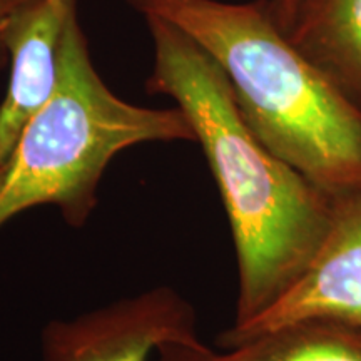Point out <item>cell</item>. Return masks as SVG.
<instances>
[{
	"label": "cell",
	"instance_id": "cell-2",
	"mask_svg": "<svg viewBox=\"0 0 361 361\" xmlns=\"http://www.w3.org/2000/svg\"><path fill=\"white\" fill-rule=\"evenodd\" d=\"M186 32L223 71L256 137L331 200L361 192V107L279 29L268 0H126Z\"/></svg>",
	"mask_w": 361,
	"mask_h": 361
},
{
	"label": "cell",
	"instance_id": "cell-5",
	"mask_svg": "<svg viewBox=\"0 0 361 361\" xmlns=\"http://www.w3.org/2000/svg\"><path fill=\"white\" fill-rule=\"evenodd\" d=\"M323 319L361 328V192L335 200V218L303 276L273 306L218 338L223 350L286 324Z\"/></svg>",
	"mask_w": 361,
	"mask_h": 361
},
{
	"label": "cell",
	"instance_id": "cell-9",
	"mask_svg": "<svg viewBox=\"0 0 361 361\" xmlns=\"http://www.w3.org/2000/svg\"><path fill=\"white\" fill-rule=\"evenodd\" d=\"M271 13L279 25V29L288 32L295 20L298 8H300L301 0H268Z\"/></svg>",
	"mask_w": 361,
	"mask_h": 361
},
{
	"label": "cell",
	"instance_id": "cell-3",
	"mask_svg": "<svg viewBox=\"0 0 361 361\" xmlns=\"http://www.w3.org/2000/svg\"><path fill=\"white\" fill-rule=\"evenodd\" d=\"M192 141L179 107L130 104L104 82L78 12L67 24L51 99L0 162V229L30 207L56 206L74 228L87 223L109 162L144 142Z\"/></svg>",
	"mask_w": 361,
	"mask_h": 361
},
{
	"label": "cell",
	"instance_id": "cell-4",
	"mask_svg": "<svg viewBox=\"0 0 361 361\" xmlns=\"http://www.w3.org/2000/svg\"><path fill=\"white\" fill-rule=\"evenodd\" d=\"M196 311L169 286L45 324L40 361H147L168 343H194Z\"/></svg>",
	"mask_w": 361,
	"mask_h": 361
},
{
	"label": "cell",
	"instance_id": "cell-6",
	"mask_svg": "<svg viewBox=\"0 0 361 361\" xmlns=\"http://www.w3.org/2000/svg\"><path fill=\"white\" fill-rule=\"evenodd\" d=\"M78 0H20L6 27L11 79L0 102V162L57 85L67 24Z\"/></svg>",
	"mask_w": 361,
	"mask_h": 361
},
{
	"label": "cell",
	"instance_id": "cell-7",
	"mask_svg": "<svg viewBox=\"0 0 361 361\" xmlns=\"http://www.w3.org/2000/svg\"><path fill=\"white\" fill-rule=\"evenodd\" d=\"M159 361H361V328L308 319L276 328L224 351L200 341L168 343Z\"/></svg>",
	"mask_w": 361,
	"mask_h": 361
},
{
	"label": "cell",
	"instance_id": "cell-1",
	"mask_svg": "<svg viewBox=\"0 0 361 361\" xmlns=\"http://www.w3.org/2000/svg\"><path fill=\"white\" fill-rule=\"evenodd\" d=\"M144 19L154 49L146 87L188 117L223 197L238 264L231 326H241L303 276L331 229L335 200L256 137L200 44L168 20Z\"/></svg>",
	"mask_w": 361,
	"mask_h": 361
},
{
	"label": "cell",
	"instance_id": "cell-10",
	"mask_svg": "<svg viewBox=\"0 0 361 361\" xmlns=\"http://www.w3.org/2000/svg\"><path fill=\"white\" fill-rule=\"evenodd\" d=\"M19 2L20 0H0V69L8 62V52L6 47V27L13 8L19 6Z\"/></svg>",
	"mask_w": 361,
	"mask_h": 361
},
{
	"label": "cell",
	"instance_id": "cell-8",
	"mask_svg": "<svg viewBox=\"0 0 361 361\" xmlns=\"http://www.w3.org/2000/svg\"><path fill=\"white\" fill-rule=\"evenodd\" d=\"M286 34L361 107V0H301Z\"/></svg>",
	"mask_w": 361,
	"mask_h": 361
}]
</instances>
